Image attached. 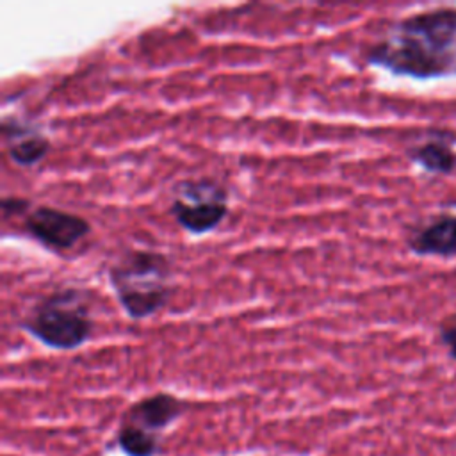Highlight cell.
<instances>
[{"mask_svg":"<svg viewBox=\"0 0 456 456\" xmlns=\"http://www.w3.org/2000/svg\"><path fill=\"white\" fill-rule=\"evenodd\" d=\"M228 189L212 176L183 178L171 187L169 212L192 235L214 232L228 216Z\"/></svg>","mask_w":456,"mask_h":456,"instance_id":"obj_4","label":"cell"},{"mask_svg":"<svg viewBox=\"0 0 456 456\" xmlns=\"http://www.w3.org/2000/svg\"><path fill=\"white\" fill-rule=\"evenodd\" d=\"M370 66L415 80L440 78L456 68V7H433L390 25L367 55Z\"/></svg>","mask_w":456,"mask_h":456,"instance_id":"obj_1","label":"cell"},{"mask_svg":"<svg viewBox=\"0 0 456 456\" xmlns=\"http://www.w3.org/2000/svg\"><path fill=\"white\" fill-rule=\"evenodd\" d=\"M107 280L123 312L134 321H142L167 305L173 264L166 253L128 248L109 265Z\"/></svg>","mask_w":456,"mask_h":456,"instance_id":"obj_2","label":"cell"},{"mask_svg":"<svg viewBox=\"0 0 456 456\" xmlns=\"http://www.w3.org/2000/svg\"><path fill=\"white\" fill-rule=\"evenodd\" d=\"M406 246L417 256L456 258V214L442 212L411 228Z\"/></svg>","mask_w":456,"mask_h":456,"instance_id":"obj_7","label":"cell"},{"mask_svg":"<svg viewBox=\"0 0 456 456\" xmlns=\"http://www.w3.org/2000/svg\"><path fill=\"white\" fill-rule=\"evenodd\" d=\"M20 326L50 349H78L94 331L89 294L82 287L53 289L27 310Z\"/></svg>","mask_w":456,"mask_h":456,"instance_id":"obj_3","label":"cell"},{"mask_svg":"<svg viewBox=\"0 0 456 456\" xmlns=\"http://www.w3.org/2000/svg\"><path fill=\"white\" fill-rule=\"evenodd\" d=\"M32 208V203L28 198L21 196H4L0 201V210L4 217L11 216H25Z\"/></svg>","mask_w":456,"mask_h":456,"instance_id":"obj_11","label":"cell"},{"mask_svg":"<svg viewBox=\"0 0 456 456\" xmlns=\"http://www.w3.org/2000/svg\"><path fill=\"white\" fill-rule=\"evenodd\" d=\"M456 135L451 130H429L428 135L406 150L408 160L433 175L456 171Z\"/></svg>","mask_w":456,"mask_h":456,"instance_id":"obj_9","label":"cell"},{"mask_svg":"<svg viewBox=\"0 0 456 456\" xmlns=\"http://www.w3.org/2000/svg\"><path fill=\"white\" fill-rule=\"evenodd\" d=\"M116 442L125 456H155L160 449V435L150 433L128 420L121 422Z\"/></svg>","mask_w":456,"mask_h":456,"instance_id":"obj_10","label":"cell"},{"mask_svg":"<svg viewBox=\"0 0 456 456\" xmlns=\"http://www.w3.org/2000/svg\"><path fill=\"white\" fill-rule=\"evenodd\" d=\"M25 233L50 253H64L91 233L86 217L52 205H36L23 216Z\"/></svg>","mask_w":456,"mask_h":456,"instance_id":"obj_5","label":"cell"},{"mask_svg":"<svg viewBox=\"0 0 456 456\" xmlns=\"http://www.w3.org/2000/svg\"><path fill=\"white\" fill-rule=\"evenodd\" d=\"M440 342L447 347V354L456 362V326H442L438 331Z\"/></svg>","mask_w":456,"mask_h":456,"instance_id":"obj_12","label":"cell"},{"mask_svg":"<svg viewBox=\"0 0 456 456\" xmlns=\"http://www.w3.org/2000/svg\"><path fill=\"white\" fill-rule=\"evenodd\" d=\"M185 411V403L169 392H155L135 401L125 413L123 420L134 422L142 429L160 435Z\"/></svg>","mask_w":456,"mask_h":456,"instance_id":"obj_8","label":"cell"},{"mask_svg":"<svg viewBox=\"0 0 456 456\" xmlns=\"http://www.w3.org/2000/svg\"><path fill=\"white\" fill-rule=\"evenodd\" d=\"M0 134L9 159L20 167L39 164L52 150V142L41 128L16 116L2 118Z\"/></svg>","mask_w":456,"mask_h":456,"instance_id":"obj_6","label":"cell"}]
</instances>
